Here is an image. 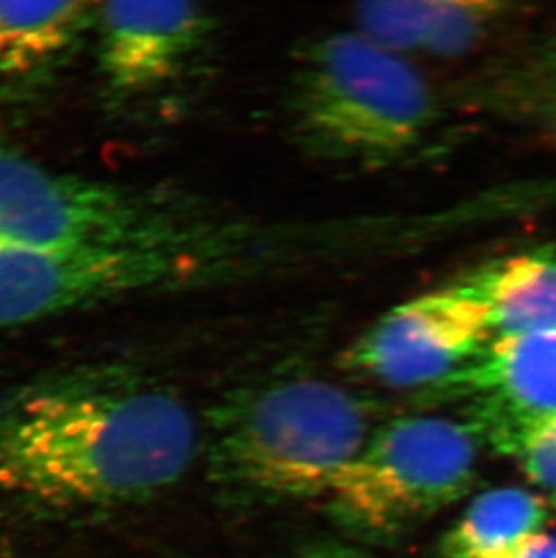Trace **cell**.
I'll return each mask as SVG.
<instances>
[{
    "mask_svg": "<svg viewBox=\"0 0 556 558\" xmlns=\"http://www.w3.org/2000/svg\"><path fill=\"white\" fill-rule=\"evenodd\" d=\"M197 450L189 407L123 371L49 374L0 403V492L51 510L148 499L176 485Z\"/></svg>",
    "mask_w": 556,
    "mask_h": 558,
    "instance_id": "1",
    "label": "cell"
},
{
    "mask_svg": "<svg viewBox=\"0 0 556 558\" xmlns=\"http://www.w3.org/2000/svg\"><path fill=\"white\" fill-rule=\"evenodd\" d=\"M374 428L367 401L340 385L278 379L214 409L208 475L241 502L326 497Z\"/></svg>",
    "mask_w": 556,
    "mask_h": 558,
    "instance_id": "2",
    "label": "cell"
},
{
    "mask_svg": "<svg viewBox=\"0 0 556 558\" xmlns=\"http://www.w3.org/2000/svg\"><path fill=\"white\" fill-rule=\"evenodd\" d=\"M294 142L311 158L385 169L414 150L436 120L431 85L403 57L356 32L316 38L289 87Z\"/></svg>",
    "mask_w": 556,
    "mask_h": 558,
    "instance_id": "3",
    "label": "cell"
},
{
    "mask_svg": "<svg viewBox=\"0 0 556 558\" xmlns=\"http://www.w3.org/2000/svg\"><path fill=\"white\" fill-rule=\"evenodd\" d=\"M483 439L472 423L404 416L379 425L327 494V511L352 535L385 543L478 483Z\"/></svg>",
    "mask_w": 556,
    "mask_h": 558,
    "instance_id": "4",
    "label": "cell"
},
{
    "mask_svg": "<svg viewBox=\"0 0 556 558\" xmlns=\"http://www.w3.org/2000/svg\"><path fill=\"white\" fill-rule=\"evenodd\" d=\"M211 232L131 190L48 169L0 137V246L125 248Z\"/></svg>",
    "mask_w": 556,
    "mask_h": 558,
    "instance_id": "5",
    "label": "cell"
},
{
    "mask_svg": "<svg viewBox=\"0 0 556 558\" xmlns=\"http://www.w3.org/2000/svg\"><path fill=\"white\" fill-rule=\"evenodd\" d=\"M228 258L222 239L125 248L0 246V331L137 291L210 275Z\"/></svg>",
    "mask_w": 556,
    "mask_h": 558,
    "instance_id": "6",
    "label": "cell"
},
{
    "mask_svg": "<svg viewBox=\"0 0 556 558\" xmlns=\"http://www.w3.org/2000/svg\"><path fill=\"white\" fill-rule=\"evenodd\" d=\"M489 340L488 310L462 280L387 311L351 343L341 365L389 387L439 385Z\"/></svg>",
    "mask_w": 556,
    "mask_h": 558,
    "instance_id": "7",
    "label": "cell"
},
{
    "mask_svg": "<svg viewBox=\"0 0 556 558\" xmlns=\"http://www.w3.org/2000/svg\"><path fill=\"white\" fill-rule=\"evenodd\" d=\"M214 26L195 2L96 4L93 29L107 87L131 98L178 84L205 53Z\"/></svg>",
    "mask_w": 556,
    "mask_h": 558,
    "instance_id": "8",
    "label": "cell"
},
{
    "mask_svg": "<svg viewBox=\"0 0 556 558\" xmlns=\"http://www.w3.org/2000/svg\"><path fill=\"white\" fill-rule=\"evenodd\" d=\"M437 389L472 396V423L483 442L511 456L522 434L556 417V327L494 338Z\"/></svg>",
    "mask_w": 556,
    "mask_h": 558,
    "instance_id": "9",
    "label": "cell"
},
{
    "mask_svg": "<svg viewBox=\"0 0 556 558\" xmlns=\"http://www.w3.org/2000/svg\"><path fill=\"white\" fill-rule=\"evenodd\" d=\"M90 2H0V78L57 69L95 24Z\"/></svg>",
    "mask_w": 556,
    "mask_h": 558,
    "instance_id": "10",
    "label": "cell"
},
{
    "mask_svg": "<svg viewBox=\"0 0 556 558\" xmlns=\"http://www.w3.org/2000/svg\"><path fill=\"white\" fill-rule=\"evenodd\" d=\"M467 282L488 310L492 340L556 327V255L509 257Z\"/></svg>",
    "mask_w": 556,
    "mask_h": 558,
    "instance_id": "11",
    "label": "cell"
},
{
    "mask_svg": "<svg viewBox=\"0 0 556 558\" xmlns=\"http://www.w3.org/2000/svg\"><path fill=\"white\" fill-rule=\"evenodd\" d=\"M546 500L522 488L486 492L468 506L443 538V558H506L539 533Z\"/></svg>",
    "mask_w": 556,
    "mask_h": 558,
    "instance_id": "12",
    "label": "cell"
},
{
    "mask_svg": "<svg viewBox=\"0 0 556 558\" xmlns=\"http://www.w3.org/2000/svg\"><path fill=\"white\" fill-rule=\"evenodd\" d=\"M525 475L556 500V417L522 434L511 452Z\"/></svg>",
    "mask_w": 556,
    "mask_h": 558,
    "instance_id": "13",
    "label": "cell"
},
{
    "mask_svg": "<svg viewBox=\"0 0 556 558\" xmlns=\"http://www.w3.org/2000/svg\"><path fill=\"white\" fill-rule=\"evenodd\" d=\"M506 558H556V537L536 533Z\"/></svg>",
    "mask_w": 556,
    "mask_h": 558,
    "instance_id": "14",
    "label": "cell"
},
{
    "mask_svg": "<svg viewBox=\"0 0 556 558\" xmlns=\"http://www.w3.org/2000/svg\"><path fill=\"white\" fill-rule=\"evenodd\" d=\"M307 558H365L362 555L351 554V551H322V554L311 555Z\"/></svg>",
    "mask_w": 556,
    "mask_h": 558,
    "instance_id": "15",
    "label": "cell"
},
{
    "mask_svg": "<svg viewBox=\"0 0 556 558\" xmlns=\"http://www.w3.org/2000/svg\"><path fill=\"white\" fill-rule=\"evenodd\" d=\"M553 111H555V120H556V54H555V68H553Z\"/></svg>",
    "mask_w": 556,
    "mask_h": 558,
    "instance_id": "16",
    "label": "cell"
}]
</instances>
